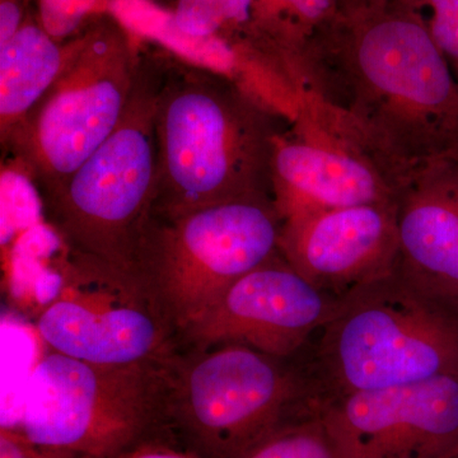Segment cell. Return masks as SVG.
<instances>
[{
    "instance_id": "obj_1",
    "label": "cell",
    "mask_w": 458,
    "mask_h": 458,
    "mask_svg": "<svg viewBox=\"0 0 458 458\" xmlns=\"http://www.w3.org/2000/svg\"><path fill=\"white\" fill-rule=\"evenodd\" d=\"M300 93L357 129L406 177L458 159V81L417 9L339 16L304 50Z\"/></svg>"
},
{
    "instance_id": "obj_2",
    "label": "cell",
    "mask_w": 458,
    "mask_h": 458,
    "mask_svg": "<svg viewBox=\"0 0 458 458\" xmlns=\"http://www.w3.org/2000/svg\"><path fill=\"white\" fill-rule=\"evenodd\" d=\"M229 75L174 56L157 101L158 180L150 216L232 201L274 200V161L291 122Z\"/></svg>"
},
{
    "instance_id": "obj_3",
    "label": "cell",
    "mask_w": 458,
    "mask_h": 458,
    "mask_svg": "<svg viewBox=\"0 0 458 458\" xmlns=\"http://www.w3.org/2000/svg\"><path fill=\"white\" fill-rule=\"evenodd\" d=\"M295 358L319 412L346 394L458 376V306L397 267L337 298Z\"/></svg>"
},
{
    "instance_id": "obj_4",
    "label": "cell",
    "mask_w": 458,
    "mask_h": 458,
    "mask_svg": "<svg viewBox=\"0 0 458 458\" xmlns=\"http://www.w3.org/2000/svg\"><path fill=\"white\" fill-rule=\"evenodd\" d=\"M165 414L195 457L242 458L279 430L319 418V406L297 358L227 344L167 361Z\"/></svg>"
},
{
    "instance_id": "obj_5",
    "label": "cell",
    "mask_w": 458,
    "mask_h": 458,
    "mask_svg": "<svg viewBox=\"0 0 458 458\" xmlns=\"http://www.w3.org/2000/svg\"><path fill=\"white\" fill-rule=\"evenodd\" d=\"M164 59L140 57L134 89L113 134L80 167L38 192L66 252L131 270L155 204L156 114Z\"/></svg>"
},
{
    "instance_id": "obj_6",
    "label": "cell",
    "mask_w": 458,
    "mask_h": 458,
    "mask_svg": "<svg viewBox=\"0 0 458 458\" xmlns=\"http://www.w3.org/2000/svg\"><path fill=\"white\" fill-rule=\"evenodd\" d=\"M168 360L104 366L50 351L31 370L17 421L4 427L78 458H125L172 433Z\"/></svg>"
},
{
    "instance_id": "obj_7",
    "label": "cell",
    "mask_w": 458,
    "mask_h": 458,
    "mask_svg": "<svg viewBox=\"0 0 458 458\" xmlns=\"http://www.w3.org/2000/svg\"><path fill=\"white\" fill-rule=\"evenodd\" d=\"M282 225L271 199L232 201L172 218L150 216L132 271L180 340L229 286L279 251Z\"/></svg>"
},
{
    "instance_id": "obj_8",
    "label": "cell",
    "mask_w": 458,
    "mask_h": 458,
    "mask_svg": "<svg viewBox=\"0 0 458 458\" xmlns=\"http://www.w3.org/2000/svg\"><path fill=\"white\" fill-rule=\"evenodd\" d=\"M140 64L119 36L102 32L69 45L55 82L0 143L3 165L22 171L38 192L71 176L116 129Z\"/></svg>"
},
{
    "instance_id": "obj_9",
    "label": "cell",
    "mask_w": 458,
    "mask_h": 458,
    "mask_svg": "<svg viewBox=\"0 0 458 458\" xmlns=\"http://www.w3.org/2000/svg\"><path fill=\"white\" fill-rule=\"evenodd\" d=\"M66 254L56 293L36 322L51 352L132 366L162 363L180 351L176 331L134 271Z\"/></svg>"
},
{
    "instance_id": "obj_10",
    "label": "cell",
    "mask_w": 458,
    "mask_h": 458,
    "mask_svg": "<svg viewBox=\"0 0 458 458\" xmlns=\"http://www.w3.org/2000/svg\"><path fill=\"white\" fill-rule=\"evenodd\" d=\"M406 180L342 114L300 93L274 161V203L282 221L335 208L396 204Z\"/></svg>"
},
{
    "instance_id": "obj_11",
    "label": "cell",
    "mask_w": 458,
    "mask_h": 458,
    "mask_svg": "<svg viewBox=\"0 0 458 458\" xmlns=\"http://www.w3.org/2000/svg\"><path fill=\"white\" fill-rule=\"evenodd\" d=\"M336 301L304 279L278 251L229 286L181 334L180 351L237 344L293 358L327 321Z\"/></svg>"
},
{
    "instance_id": "obj_12",
    "label": "cell",
    "mask_w": 458,
    "mask_h": 458,
    "mask_svg": "<svg viewBox=\"0 0 458 458\" xmlns=\"http://www.w3.org/2000/svg\"><path fill=\"white\" fill-rule=\"evenodd\" d=\"M319 419L340 458H445L458 445V376L346 394Z\"/></svg>"
},
{
    "instance_id": "obj_13",
    "label": "cell",
    "mask_w": 458,
    "mask_h": 458,
    "mask_svg": "<svg viewBox=\"0 0 458 458\" xmlns=\"http://www.w3.org/2000/svg\"><path fill=\"white\" fill-rule=\"evenodd\" d=\"M279 252L319 291L342 298L399 267L396 204L357 205L292 216L283 221Z\"/></svg>"
},
{
    "instance_id": "obj_14",
    "label": "cell",
    "mask_w": 458,
    "mask_h": 458,
    "mask_svg": "<svg viewBox=\"0 0 458 458\" xmlns=\"http://www.w3.org/2000/svg\"><path fill=\"white\" fill-rule=\"evenodd\" d=\"M401 269L458 306V159L419 168L396 197Z\"/></svg>"
},
{
    "instance_id": "obj_15",
    "label": "cell",
    "mask_w": 458,
    "mask_h": 458,
    "mask_svg": "<svg viewBox=\"0 0 458 458\" xmlns=\"http://www.w3.org/2000/svg\"><path fill=\"white\" fill-rule=\"evenodd\" d=\"M69 47H60L42 27L21 25L0 47V143L7 140L64 68Z\"/></svg>"
},
{
    "instance_id": "obj_16",
    "label": "cell",
    "mask_w": 458,
    "mask_h": 458,
    "mask_svg": "<svg viewBox=\"0 0 458 458\" xmlns=\"http://www.w3.org/2000/svg\"><path fill=\"white\" fill-rule=\"evenodd\" d=\"M342 0H254L252 35L258 55L294 93L304 50L339 17Z\"/></svg>"
},
{
    "instance_id": "obj_17",
    "label": "cell",
    "mask_w": 458,
    "mask_h": 458,
    "mask_svg": "<svg viewBox=\"0 0 458 458\" xmlns=\"http://www.w3.org/2000/svg\"><path fill=\"white\" fill-rule=\"evenodd\" d=\"M110 11L128 31L158 42L183 62L229 75L247 84V63L242 51L225 38H197L183 31L176 17L150 0H111Z\"/></svg>"
},
{
    "instance_id": "obj_18",
    "label": "cell",
    "mask_w": 458,
    "mask_h": 458,
    "mask_svg": "<svg viewBox=\"0 0 458 458\" xmlns=\"http://www.w3.org/2000/svg\"><path fill=\"white\" fill-rule=\"evenodd\" d=\"M254 0H179L177 23L197 38H221L222 31L249 29L252 32Z\"/></svg>"
},
{
    "instance_id": "obj_19",
    "label": "cell",
    "mask_w": 458,
    "mask_h": 458,
    "mask_svg": "<svg viewBox=\"0 0 458 458\" xmlns=\"http://www.w3.org/2000/svg\"><path fill=\"white\" fill-rule=\"evenodd\" d=\"M242 458H340L321 419L301 421L271 436Z\"/></svg>"
},
{
    "instance_id": "obj_20",
    "label": "cell",
    "mask_w": 458,
    "mask_h": 458,
    "mask_svg": "<svg viewBox=\"0 0 458 458\" xmlns=\"http://www.w3.org/2000/svg\"><path fill=\"white\" fill-rule=\"evenodd\" d=\"M421 5L432 11L428 27L458 81V0H421Z\"/></svg>"
},
{
    "instance_id": "obj_21",
    "label": "cell",
    "mask_w": 458,
    "mask_h": 458,
    "mask_svg": "<svg viewBox=\"0 0 458 458\" xmlns=\"http://www.w3.org/2000/svg\"><path fill=\"white\" fill-rule=\"evenodd\" d=\"M98 0H40L41 27L53 38L72 35Z\"/></svg>"
},
{
    "instance_id": "obj_22",
    "label": "cell",
    "mask_w": 458,
    "mask_h": 458,
    "mask_svg": "<svg viewBox=\"0 0 458 458\" xmlns=\"http://www.w3.org/2000/svg\"><path fill=\"white\" fill-rule=\"evenodd\" d=\"M0 458H78L69 452L36 445L13 428H0Z\"/></svg>"
},
{
    "instance_id": "obj_23",
    "label": "cell",
    "mask_w": 458,
    "mask_h": 458,
    "mask_svg": "<svg viewBox=\"0 0 458 458\" xmlns=\"http://www.w3.org/2000/svg\"><path fill=\"white\" fill-rule=\"evenodd\" d=\"M125 458H198L177 442L174 434L141 445Z\"/></svg>"
},
{
    "instance_id": "obj_24",
    "label": "cell",
    "mask_w": 458,
    "mask_h": 458,
    "mask_svg": "<svg viewBox=\"0 0 458 458\" xmlns=\"http://www.w3.org/2000/svg\"><path fill=\"white\" fill-rule=\"evenodd\" d=\"M403 5L411 9L421 11V0H342L339 16H352L361 12L375 11L390 7V5Z\"/></svg>"
},
{
    "instance_id": "obj_25",
    "label": "cell",
    "mask_w": 458,
    "mask_h": 458,
    "mask_svg": "<svg viewBox=\"0 0 458 458\" xmlns=\"http://www.w3.org/2000/svg\"><path fill=\"white\" fill-rule=\"evenodd\" d=\"M21 27V9L14 0H3L0 4V47L7 44Z\"/></svg>"
},
{
    "instance_id": "obj_26",
    "label": "cell",
    "mask_w": 458,
    "mask_h": 458,
    "mask_svg": "<svg viewBox=\"0 0 458 458\" xmlns=\"http://www.w3.org/2000/svg\"><path fill=\"white\" fill-rule=\"evenodd\" d=\"M445 458H458V445L456 448H454V451L451 452L450 454H448L447 457Z\"/></svg>"
}]
</instances>
